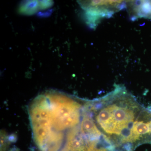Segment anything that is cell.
<instances>
[{
  "instance_id": "cell-2",
  "label": "cell",
  "mask_w": 151,
  "mask_h": 151,
  "mask_svg": "<svg viewBox=\"0 0 151 151\" xmlns=\"http://www.w3.org/2000/svg\"><path fill=\"white\" fill-rule=\"evenodd\" d=\"M40 10H41L40 1H24L20 5L19 9L20 13L26 15H32Z\"/></svg>"
},
{
  "instance_id": "cell-4",
  "label": "cell",
  "mask_w": 151,
  "mask_h": 151,
  "mask_svg": "<svg viewBox=\"0 0 151 151\" xmlns=\"http://www.w3.org/2000/svg\"><path fill=\"white\" fill-rule=\"evenodd\" d=\"M41 10L49 8L52 6L53 2L52 1H40Z\"/></svg>"
},
{
  "instance_id": "cell-3",
  "label": "cell",
  "mask_w": 151,
  "mask_h": 151,
  "mask_svg": "<svg viewBox=\"0 0 151 151\" xmlns=\"http://www.w3.org/2000/svg\"><path fill=\"white\" fill-rule=\"evenodd\" d=\"M91 151H115L114 149L107 142L103 143L102 145L93 149Z\"/></svg>"
},
{
  "instance_id": "cell-5",
  "label": "cell",
  "mask_w": 151,
  "mask_h": 151,
  "mask_svg": "<svg viewBox=\"0 0 151 151\" xmlns=\"http://www.w3.org/2000/svg\"><path fill=\"white\" fill-rule=\"evenodd\" d=\"M52 13V9H50L47 11L45 12L38 13L37 15L41 17H48L49 16L51 15Z\"/></svg>"
},
{
  "instance_id": "cell-1",
  "label": "cell",
  "mask_w": 151,
  "mask_h": 151,
  "mask_svg": "<svg viewBox=\"0 0 151 151\" xmlns=\"http://www.w3.org/2000/svg\"><path fill=\"white\" fill-rule=\"evenodd\" d=\"M114 93L87 102L96 126L115 151H134L151 141V112L133 97Z\"/></svg>"
}]
</instances>
